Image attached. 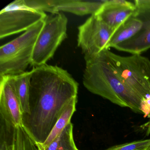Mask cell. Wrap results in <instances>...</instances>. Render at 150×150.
<instances>
[{"label": "cell", "instance_id": "obj_2", "mask_svg": "<svg viewBox=\"0 0 150 150\" xmlns=\"http://www.w3.org/2000/svg\"><path fill=\"white\" fill-rule=\"evenodd\" d=\"M84 86L92 93L135 113L149 116L150 105L144 102L122 82L107 59L104 50L85 60Z\"/></svg>", "mask_w": 150, "mask_h": 150}, {"label": "cell", "instance_id": "obj_20", "mask_svg": "<svg viewBox=\"0 0 150 150\" xmlns=\"http://www.w3.org/2000/svg\"><path fill=\"white\" fill-rule=\"evenodd\" d=\"M149 117H150V119L146 124V129H147L146 130V135L147 136L150 135V114Z\"/></svg>", "mask_w": 150, "mask_h": 150}, {"label": "cell", "instance_id": "obj_18", "mask_svg": "<svg viewBox=\"0 0 150 150\" xmlns=\"http://www.w3.org/2000/svg\"><path fill=\"white\" fill-rule=\"evenodd\" d=\"M150 144V139L113 146L105 150H144Z\"/></svg>", "mask_w": 150, "mask_h": 150}, {"label": "cell", "instance_id": "obj_1", "mask_svg": "<svg viewBox=\"0 0 150 150\" xmlns=\"http://www.w3.org/2000/svg\"><path fill=\"white\" fill-rule=\"evenodd\" d=\"M29 81L30 113L22 126L35 144H42L71 101L79 84L64 69L45 64L33 67Z\"/></svg>", "mask_w": 150, "mask_h": 150}, {"label": "cell", "instance_id": "obj_8", "mask_svg": "<svg viewBox=\"0 0 150 150\" xmlns=\"http://www.w3.org/2000/svg\"><path fill=\"white\" fill-rule=\"evenodd\" d=\"M23 115L10 77H0V122L17 128L22 126Z\"/></svg>", "mask_w": 150, "mask_h": 150}, {"label": "cell", "instance_id": "obj_14", "mask_svg": "<svg viewBox=\"0 0 150 150\" xmlns=\"http://www.w3.org/2000/svg\"><path fill=\"white\" fill-rule=\"evenodd\" d=\"M77 102L78 98H75L67 105L45 142L42 144H35L38 147H45L49 145L71 122L72 117L76 111Z\"/></svg>", "mask_w": 150, "mask_h": 150}, {"label": "cell", "instance_id": "obj_19", "mask_svg": "<svg viewBox=\"0 0 150 150\" xmlns=\"http://www.w3.org/2000/svg\"><path fill=\"white\" fill-rule=\"evenodd\" d=\"M138 9H150V0H135L134 1Z\"/></svg>", "mask_w": 150, "mask_h": 150}, {"label": "cell", "instance_id": "obj_17", "mask_svg": "<svg viewBox=\"0 0 150 150\" xmlns=\"http://www.w3.org/2000/svg\"><path fill=\"white\" fill-rule=\"evenodd\" d=\"M16 141L18 150H38L35 143L23 126L16 129Z\"/></svg>", "mask_w": 150, "mask_h": 150}, {"label": "cell", "instance_id": "obj_22", "mask_svg": "<svg viewBox=\"0 0 150 150\" xmlns=\"http://www.w3.org/2000/svg\"></svg>", "mask_w": 150, "mask_h": 150}, {"label": "cell", "instance_id": "obj_7", "mask_svg": "<svg viewBox=\"0 0 150 150\" xmlns=\"http://www.w3.org/2000/svg\"><path fill=\"white\" fill-rule=\"evenodd\" d=\"M78 46L82 50L85 60L99 54L104 50L115 32L95 14L92 15L78 28Z\"/></svg>", "mask_w": 150, "mask_h": 150}, {"label": "cell", "instance_id": "obj_3", "mask_svg": "<svg viewBox=\"0 0 150 150\" xmlns=\"http://www.w3.org/2000/svg\"><path fill=\"white\" fill-rule=\"evenodd\" d=\"M108 61L122 83L141 98L150 103V60L140 54L128 57L104 50Z\"/></svg>", "mask_w": 150, "mask_h": 150}, {"label": "cell", "instance_id": "obj_15", "mask_svg": "<svg viewBox=\"0 0 150 150\" xmlns=\"http://www.w3.org/2000/svg\"><path fill=\"white\" fill-rule=\"evenodd\" d=\"M73 129V125L71 122L49 145L38 147V150H79L74 142Z\"/></svg>", "mask_w": 150, "mask_h": 150}, {"label": "cell", "instance_id": "obj_12", "mask_svg": "<svg viewBox=\"0 0 150 150\" xmlns=\"http://www.w3.org/2000/svg\"><path fill=\"white\" fill-rule=\"evenodd\" d=\"M143 24L138 17L134 15L132 16L115 31L107 44L106 50L115 48L118 45L132 38L140 31Z\"/></svg>", "mask_w": 150, "mask_h": 150}, {"label": "cell", "instance_id": "obj_5", "mask_svg": "<svg viewBox=\"0 0 150 150\" xmlns=\"http://www.w3.org/2000/svg\"><path fill=\"white\" fill-rule=\"evenodd\" d=\"M44 22L33 51L31 65L34 67L46 64L67 37L68 20L63 13L47 15Z\"/></svg>", "mask_w": 150, "mask_h": 150}, {"label": "cell", "instance_id": "obj_13", "mask_svg": "<svg viewBox=\"0 0 150 150\" xmlns=\"http://www.w3.org/2000/svg\"><path fill=\"white\" fill-rule=\"evenodd\" d=\"M31 72L25 71L18 75L9 76L16 94L19 100L23 115L30 113L29 105V81Z\"/></svg>", "mask_w": 150, "mask_h": 150}, {"label": "cell", "instance_id": "obj_21", "mask_svg": "<svg viewBox=\"0 0 150 150\" xmlns=\"http://www.w3.org/2000/svg\"><path fill=\"white\" fill-rule=\"evenodd\" d=\"M144 150H150V144Z\"/></svg>", "mask_w": 150, "mask_h": 150}, {"label": "cell", "instance_id": "obj_16", "mask_svg": "<svg viewBox=\"0 0 150 150\" xmlns=\"http://www.w3.org/2000/svg\"><path fill=\"white\" fill-rule=\"evenodd\" d=\"M0 150H18L16 128L1 122Z\"/></svg>", "mask_w": 150, "mask_h": 150}, {"label": "cell", "instance_id": "obj_10", "mask_svg": "<svg viewBox=\"0 0 150 150\" xmlns=\"http://www.w3.org/2000/svg\"><path fill=\"white\" fill-rule=\"evenodd\" d=\"M133 15L143 22L142 28L132 38L118 45L115 49L132 55L140 54L150 49V9L137 8Z\"/></svg>", "mask_w": 150, "mask_h": 150}, {"label": "cell", "instance_id": "obj_11", "mask_svg": "<svg viewBox=\"0 0 150 150\" xmlns=\"http://www.w3.org/2000/svg\"><path fill=\"white\" fill-rule=\"evenodd\" d=\"M105 1H86L80 0H52L54 13L60 11L82 16L96 13Z\"/></svg>", "mask_w": 150, "mask_h": 150}, {"label": "cell", "instance_id": "obj_6", "mask_svg": "<svg viewBox=\"0 0 150 150\" xmlns=\"http://www.w3.org/2000/svg\"><path fill=\"white\" fill-rule=\"evenodd\" d=\"M47 16L45 12L26 7L23 0L13 1L0 12V38L27 31Z\"/></svg>", "mask_w": 150, "mask_h": 150}, {"label": "cell", "instance_id": "obj_4", "mask_svg": "<svg viewBox=\"0 0 150 150\" xmlns=\"http://www.w3.org/2000/svg\"><path fill=\"white\" fill-rule=\"evenodd\" d=\"M44 20L38 23L20 36L1 46L0 77L23 73L29 65H31L34 47L44 25Z\"/></svg>", "mask_w": 150, "mask_h": 150}, {"label": "cell", "instance_id": "obj_9", "mask_svg": "<svg viewBox=\"0 0 150 150\" xmlns=\"http://www.w3.org/2000/svg\"><path fill=\"white\" fill-rule=\"evenodd\" d=\"M134 3L125 0H108L95 14L107 26L115 31L122 23L135 13Z\"/></svg>", "mask_w": 150, "mask_h": 150}]
</instances>
